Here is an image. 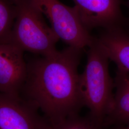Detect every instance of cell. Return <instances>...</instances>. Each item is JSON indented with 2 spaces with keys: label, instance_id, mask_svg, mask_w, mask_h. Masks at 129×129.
I'll use <instances>...</instances> for the list:
<instances>
[{
  "label": "cell",
  "instance_id": "1",
  "mask_svg": "<svg viewBox=\"0 0 129 129\" xmlns=\"http://www.w3.org/2000/svg\"><path fill=\"white\" fill-rule=\"evenodd\" d=\"M82 49L69 46L27 63L21 93L24 100L49 122L78 115L84 106L79 88L78 66Z\"/></svg>",
  "mask_w": 129,
  "mask_h": 129
},
{
  "label": "cell",
  "instance_id": "2",
  "mask_svg": "<svg viewBox=\"0 0 129 129\" xmlns=\"http://www.w3.org/2000/svg\"><path fill=\"white\" fill-rule=\"evenodd\" d=\"M88 47L87 64L79 75V91L89 117L102 126L113 105L114 81L109 72V59L96 38Z\"/></svg>",
  "mask_w": 129,
  "mask_h": 129
},
{
  "label": "cell",
  "instance_id": "3",
  "mask_svg": "<svg viewBox=\"0 0 129 129\" xmlns=\"http://www.w3.org/2000/svg\"><path fill=\"white\" fill-rule=\"evenodd\" d=\"M16 15L10 43L24 52L41 56L56 52L59 40L44 19V15L33 0H15Z\"/></svg>",
  "mask_w": 129,
  "mask_h": 129
},
{
  "label": "cell",
  "instance_id": "4",
  "mask_svg": "<svg viewBox=\"0 0 129 129\" xmlns=\"http://www.w3.org/2000/svg\"><path fill=\"white\" fill-rule=\"evenodd\" d=\"M50 23L55 34L69 46L84 49L94 37L84 26L75 7H69L59 0H33Z\"/></svg>",
  "mask_w": 129,
  "mask_h": 129
},
{
  "label": "cell",
  "instance_id": "5",
  "mask_svg": "<svg viewBox=\"0 0 129 129\" xmlns=\"http://www.w3.org/2000/svg\"><path fill=\"white\" fill-rule=\"evenodd\" d=\"M24 52L12 43L0 44V93L21 97L27 75Z\"/></svg>",
  "mask_w": 129,
  "mask_h": 129
},
{
  "label": "cell",
  "instance_id": "6",
  "mask_svg": "<svg viewBox=\"0 0 129 129\" xmlns=\"http://www.w3.org/2000/svg\"><path fill=\"white\" fill-rule=\"evenodd\" d=\"M84 26L88 31L121 27L120 0H73Z\"/></svg>",
  "mask_w": 129,
  "mask_h": 129
},
{
  "label": "cell",
  "instance_id": "7",
  "mask_svg": "<svg viewBox=\"0 0 129 129\" xmlns=\"http://www.w3.org/2000/svg\"><path fill=\"white\" fill-rule=\"evenodd\" d=\"M46 122L21 97L0 93V129H44Z\"/></svg>",
  "mask_w": 129,
  "mask_h": 129
},
{
  "label": "cell",
  "instance_id": "8",
  "mask_svg": "<svg viewBox=\"0 0 129 129\" xmlns=\"http://www.w3.org/2000/svg\"><path fill=\"white\" fill-rule=\"evenodd\" d=\"M97 41L117 69L129 73V35L121 27L105 30Z\"/></svg>",
  "mask_w": 129,
  "mask_h": 129
},
{
  "label": "cell",
  "instance_id": "9",
  "mask_svg": "<svg viewBox=\"0 0 129 129\" xmlns=\"http://www.w3.org/2000/svg\"><path fill=\"white\" fill-rule=\"evenodd\" d=\"M114 81L113 105L105 123L129 125V73L117 69Z\"/></svg>",
  "mask_w": 129,
  "mask_h": 129
},
{
  "label": "cell",
  "instance_id": "10",
  "mask_svg": "<svg viewBox=\"0 0 129 129\" xmlns=\"http://www.w3.org/2000/svg\"><path fill=\"white\" fill-rule=\"evenodd\" d=\"M16 15L14 0H0V44L10 43Z\"/></svg>",
  "mask_w": 129,
  "mask_h": 129
},
{
  "label": "cell",
  "instance_id": "11",
  "mask_svg": "<svg viewBox=\"0 0 129 129\" xmlns=\"http://www.w3.org/2000/svg\"><path fill=\"white\" fill-rule=\"evenodd\" d=\"M102 126L92 119L75 116L55 122L46 121L44 129H102Z\"/></svg>",
  "mask_w": 129,
  "mask_h": 129
},
{
  "label": "cell",
  "instance_id": "12",
  "mask_svg": "<svg viewBox=\"0 0 129 129\" xmlns=\"http://www.w3.org/2000/svg\"><path fill=\"white\" fill-rule=\"evenodd\" d=\"M117 129H129V125H127V126H122L119 127Z\"/></svg>",
  "mask_w": 129,
  "mask_h": 129
},
{
  "label": "cell",
  "instance_id": "13",
  "mask_svg": "<svg viewBox=\"0 0 129 129\" xmlns=\"http://www.w3.org/2000/svg\"><path fill=\"white\" fill-rule=\"evenodd\" d=\"M14 1H15V0H14Z\"/></svg>",
  "mask_w": 129,
  "mask_h": 129
}]
</instances>
